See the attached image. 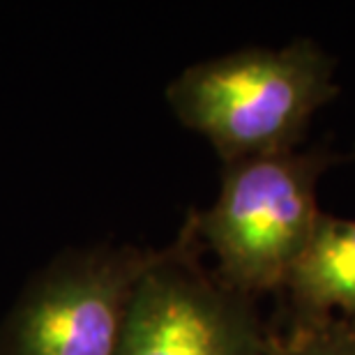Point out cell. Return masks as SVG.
Instances as JSON below:
<instances>
[{
    "instance_id": "3",
    "label": "cell",
    "mask_w": 355,
    "mask_h": 355,
    "mask_svg": "<svg viewBox=\"0 0 355 355\" xmlns=\"http://www.w3.org/2000/svg\"><path fill=\"white\" fill-rule=\"evenodd\" d=\"M157 257L111 243L55 254L0 321V355H116L134 291Z\"/></svg>"
},
{
    "instance_id": "1",
    "label": "cell",
    "mask_w": 355,
    "mask_h": 355,
    "mask_svg": "<svg viewBox=\"0 0 355 355\" xmlns=\"http://www.w3.org/2000/svg\"><path fill=\"white\" fill-rule=\"evenodd\" d=\"M335 60L314 40L252 46L184 67L166 102L224 164L297 150L314 113L337 97Z\"/></svg>"
},
{
    "instance_id": "2",
    "label": "cell",
    "mask_w": 355,
    "mask_h": 355,
    "mask_svg": "<svg viewBox=\"0 0 355 355\" xmlns=\"http://www.w3.org/2000/svg\"><path fill=\"white\" fill-rule=\"evenodd\" d=\"M335 162L311 146L224 164L215 201L187 212L219 279L252 297L282 293L323 215L316 189Z\"/></svg>"
},
{
    "instance_id": "6",
    "label": "cell",
    "mask_w": 355,
    "mask_h": 355,
    "mask_svg": "<svg viewBox=\"0 0 355 355\" xmlns=\"http://www.w3.org/2000/svg\"><path fill=\"white\" fill-rule=\"evenodd\" d=\"M268 355H355V318L270 325Z\"/></svg>"
},
{
    "instance_id": "4",
    "label": "cell",
    "mask_w": 355,
    "mask_h": 355,
    "mask_svg": "<svg viewBox=\"0 0 355 355\" xmlns=\"http://www.w3.org/2000/svg\"><path fill=\"white\" fill-rule=\"evenodd\" d=\"M257 297L203 266L189 215L141 277L116 355H268Z\"/></svg>"
},
{
    "instance_id": "5",
    "label": "cell",
    "mask_w": 355,
    "mask_h": 355,
    "mask_svg": "<svg viewBox=\"0 0 355 355\" xmlns=\"http://www.w3.org/2000/svg\"><path fill=\"white\" fill-rule=\"evenodd\" d=\"M355 318V219L323 212L277 295L270 325Z\"/></svg>"
}]
</instances>
